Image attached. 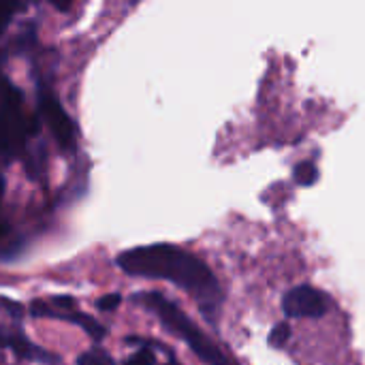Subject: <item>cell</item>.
I'll return each instance as SVG.
<instances>
[{"label":"cell","instance_id":"cell-2","mask_svg":"<svg viewBox=\"0 0 365 365\" xmlns=\"http://www.w3.org/2000/svg\"><path fill=\"white\" fill-rule=\"evenodd\" d=\"M133 302L139 304L141 308H145L148 312H152L169 334L184 340L188 344V349L201 361H205L207 365H237V361L231 355H227L207 334H203L173 302H169L158 291L133 295Z\"/></svg>","mask_w":365,"mask_h":365},{"label":"cell","instance_id":"cell-9","mask_svg":"<svg viewBox=\"0 0 365 365\" xmlns=\"http://www.w3.org/2000/svg\"><path fill=\"white\" fill-rule=\"evenodd\" d=\"M128 342H139L143 344L137 353H133L126 361L122 365H156V355L152 351V346L148 344V340H135V338H128Z\"/></svg>","mask_w":365,"mask_h":365},{"label":"cell","instance_id":"cell-10","mask_svg":"<svg viewBox=\"0 0 365 365\" xmlns=\"http://www.w3.org/2000/svg\"><path fill=\"white\" fill-rule=\"evenodd\" d=\"M293 178H295V182H297L299 186H312V184L319 180V169H317L314 163L304 160V163H299V165L295 167Z\"/></svg>","mask_w":365,"mask_h":365},{"label":"cell","instance_id":"cell-1","mask_svg":"<svg viewBox=\"0 0 365 365\" xmlns=\"http://www.w3.org/2000/svg\"><path fill=\"white\" fill-rule=\"evenodd\" d=\"M115 263L128 276L165 280L184 289L199 302L203 312L216 310L222 302V289L207 263L178 246L150 244L128 248L115 257Z\"/></svg>","mask_w":365,"mask_h":365},{"label":"cell","instance_id":"cell-4","mask_svg":"<svg viewBox=\"0 0 365 365\" xmlns=\"http://www.w3.org/2000/svg\"><path fill=\"white\" fill-rule=\"evenodd\" d=\"M36 103H38L36 105L38 115L45 122V126L49 128L56 143L60 145V150L64 154H75V150H77V126H75L73 118L66 113V109L62 107L56 92L49 88V83L38 81V86H36Z\"/></svg>","mask_w":365,"mask_h":365},{"label":"cell","instance_id":"cell-12","mask_svg":"<svg viewBox=\"0 0 365 365\" xmlns=\"http://www.w3.org/2000/svg\"><path fill=\"white\" fill-rule=\"evenodd\" d=\"M120 304H122V297L118 293H109V295H103L101 299H96V308L101 312H113Z\"/></svg>","mask_w":365,"mask_h":365},{"label":"cell","instance_id":"cell-8","mask_svg":"<svg viewBox=\"0 0 365 365\" xmlns=\"http://www.w3.org/2000/svg\"><path fill=\"white\" fill-rule=\"evenodd\" d=\"M77 365H115V361L111 359V355L105 349L92 346L77 357Z\"/></svg>","mask_w":365,"mask_h":365},{"label":"cell","instance_id":"cell-6","mask_svg":"<svg viewBox=\"0 0 365 365\" xmlns=\"http://www.w3.org/2000/svg\"><path fill=\"white\" fill-rule=\"evenodd\" d=\"M0 349L13 353L17 359L24 361H32V364L41 365H60L62 359L56 353H49L47 349L34 344L21 329L19 321H13L11 325H2L0 323Z\"/></svg>","mask_w":365,"mask_h":365},{"label":"cell","instance_id":"cell-5","mask_svg":"<svg viewBox=\"0 0 365 365\" xmlns=\"http://www.w3.org/2000/svg\"><path fill=\"white\" fill-rule=\"evenodd\" d=\"M24 145L21 111H19V92L6 81L0 79V152H9Z\"/></svg>","mask_w":365,"mask_h":365},{"label":"cell","instance_id":"cell-3","mask_svg":"<svg viewBox=\"0 0 365 365\" xmlns=\"http://www.w3.org/2000/svg\"><path fill=\"white\" fill-rule=\"evenodd\" d=\"M28 314L32 319H51V321L73 323L81 327L92 338V342H103L107 336V329L94 317L81 312L77 302L68 295H51L45 299H34L28 308Z\"/></svg>","mask_w":365,"mask_h":365},{"label":"cell","instance_id":"cell-11","mask_svg":"<svg viewBox=\"0 0 365 365\" xmlns=\"http://www.w3.org/2000/svg\"><path fill=\"white\" fill-rule=\"evenodd\" d=\"M291 325H287V323H278L272 331H269V344L274 346V349H278V346H284L289 340H291Z\"/></svg>","mask_w":365,"mask_h":365},{"label":"cell","instance_id":"cell-13","mask_svg":"<svg viewBox=\"0 0 365 365\" xmlns=\"http://www.w3.org/2000/svg\"><path fill=\"white\" fill-rule=\"evenodd\" d=\"M0 306H4L2 310H4L6 314H11L13 321H19V323H21V317H24V306H21V304L13 302V299H9V297H0Z\"/></svg>","mask_w":365,"mask_h":365},{"label":"cell","instance_id":"cell-7","mask_svg":"<svg viewBox=\"0 0 365 365\" xmlns=\"http://www.w3.org/2000/svg\"><path fill=\"white\" fill-rule=\"evenodd\" d=\"M282 310L291 319H321L329 310V297L314 287H295L282 297Z\"/></svg>","mask_w":365,"mask_h":365}]
</instances>
